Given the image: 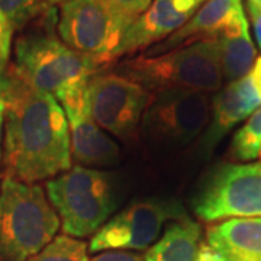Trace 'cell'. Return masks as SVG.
I'll use <instances>...</instances> for the list:
<instances>
[{
  "instance_id": "cell-25",
  "label": "cell",
  "mask_w": 261,
  "mask_h": 261,
  "mask_svg": "<svg viewBox=\"0 0 261 261\" xmlns=\"http://www.w3.org/2000/svg\"><path fill=\"white\" fill-rule=\"evenodd\" d=\"M196 261H226L216 251L215 248H212L209 244L206 241H202L200 243V247H199V251H197V257H196Z\"/></svg>"
},
{
  "instance_id": "cell-30",
  "label": "cell",
  "mask_w": 261,
  "mask_h": 261,
  "mask_svg": "<svg viewBox=\"0 0 261 261\" xmlns=\"http://www.w3.org/2000/svg\"><path fill=\"white\" fill-rule=\"evenodd\" d=\"M2 83H3V75H0V94H2Z\"/></svg>"
},
{
  "instance_id": "cell-18",
  "label": "cell",
  "mask_w": 261,
  "mask_h": 261,
  "mask_svg": "<svg viewBox=\"0 0 261 261\" xmlns=\"http://www.w3.org/2000/svg\"><path fill=\"white\" fill-rule=\"evenodd\" d=\"M231 155L237 161H254L261 154V106L233 134Z\"/></svg>"
},
{
  "instance_id": "cell-29",
  "label": "cell",
  "mask_w": 261,
  "mask_h": 261,
  "mask_svg": "<svg viewBox=\"0 0 261 261\" xmlns=\"http://www.w3.org/2000/svg\"><path fill=\"white\" fill-rule=\"evenodd\" d=\"M247 3H251L255 6H261V0H247Z\"/></svg>"
},
{
  "instance_id": "cell-8",
  "label": "cell",
  "mask_w": 261,
  "mask_h": 261,
  "mask_svg": "<svg viewBox=\"0 0 261 261\" xmlns=\"http://www.w3.org/2000/svg\"><path fill=\"white\" fill-rule=\"evenodd\" d=\"M193 211L205 222L261 218V161L215 168L196 193Z\"/></svg>"
},
{
  "instance_id": "cell-3",
  "label": "cell",
  "mask_w": 261,
  "mask_h": 261,
  "mask_svg": "<svg viewBox=\"0 0 261 261\" xmlns=\"http://www.w3.org/2000/svg\"><path fill=\"white\" fill-rule=\"evenodd\" d=\"M115 73L147 89L151 96L186 90L200 93L219 92L224 82L218 39H202L166 54H141L122 61Z\"/></svg>"
},
{
  "instance_id": "cell-27",
  "label": "cell",
  "mask_w": 261,
  "mask_h": 261,
  "mask_svg": "<svg viewBox=\"0 0 261 261\" xmlns=\"http://www.w3.org/2000/svg\"><path fill=\"white\" fill-rule=\"evenodd\" d=\"M3 122H5V102L0 97V155H2V130H3Z\"/></svg>"
},
{
  "instance_id": "cell-24",
  "label": "cell",
  "mask_w": 261,
  "mask_h": 261,
  "mask_svg": "<svg viewBox=\"0 0 261 261\" xmlns=\"http://www.w3.org/2000/svg\"><path fill=\"white\" fill-rule=\"evenodd\" d=\"M90 261H144V254L137 251H103Z\"/></svg>"
},
{
  "instance_id": "cell-31",
  "label": "cell",
  "mask_w": 261,
  "mask_h": 261,
  "mask_svg": "<svg viewBox=\"0 0 261 261\" xmlns=\"http://www.w3.org/2000/svg\"><path fill=\"white\" fill-rule=\"evenodd\" d=\"M260 159H261V154H260Z\"/></svg>"
},
{
  "instance_id": "cell-13",
  "label": "cell",
  "mask_w": 261,
  "mask_h": 261,
  "mask_svg": "<svg viewBox=\"0 0 261 261\" xmlns=\"http://www.w3.org/2000/svg\"><path fill=\"white\" fill-rule=\"evenodd\" d=\"M244 12L243 0H206L185 27L159 44L144 51V56L155 57L176 48L186 47L202 39L216 38Z\"/></svg>"
},
{
  "instance_id": "cell-7",
  "label": "cell",
  "mask_w": 261,
  "mask_h": 261,
  "mask_svg": "<svg viewBox=\"0 0 261 261\" xmlns=\"http://www.w3.org/2000/svg\"><path fill=\"white\" fill-rule=\"evenodd\" d=\"M129 25L105 0H70L60 6L57 29L67 47L105 68L118 60Z\"/></svg>"
},
{
  "instance_id": "cell-23",
  "label": "cell",
  "mask_w": 261,
  "mask_h": 261,
  "mask_svg": "<svg viewBox=\"0 0 261 261\" xmlns=\"http://www.w3.org/2000/svg\"><path fill=\"white\" fill-rule=\"evenodd\" d=\"M12 32H13V28L10 22L0 10V75L5 74L6 67L9 64Z\"/></svg>"
},
{
  "instance_id": "cell-4",
  "label": "cell",
  "mask_w": 261,
  "mask_h": 261,
  "mask_svg": "<svg viewBox=\"0 0 261 261\" xmlns=\"http://www.w3.org/2000/svg\"><path fill=\"white\" fill-rule=\"evenodd\" d=\"M60 218L42 187L9 176L0 185V261H28L56 238Z\"/></svg>"
},
{
  "instance_id": "cell-15",
  "label": "cell",
  "mask_w": 261,
  "mask_h": 261,
  "mask_svg": "<svg viewBox=\"0 0 261 261\" xmlns=\"http://www.w3.org/2000/svg\"><path fill=\"white\" fill-rule=\"evenodd\" d=\"M71 155L82 167H109L121 159L119 145L89 116L68 121Z\"/></svg>"
},
{
  "instance_id": "cell-10",
  "label": "cell",
  "mask_w": 261,
  "mask_h": 261,
  "mask_svg": "<svg viewBox=\"0 0 261 261\" xmlns=\"http://www.w3.org/2000/svg\"><path fill=\"white\" fill-rule=\"evenodd\" d=\"M152 96L118 73H97L89 80L90 118L123 142L138 137L141 119Z\"/></svg>"
},
{
  "instance_id": "cell-12",
  "label": "cell",
  "mask_w": 261,
  "mask_h": 261,
  "mask_svg": "<svg viewBox=\"0 0 261 261\" xmlns=\"http://www.w3.org/2000/svg\"><path fill=\"white\" fill-rule=\"evenodd\" d=\"M261 106L250 74L228 83L212 96V112L207 129L200 140V152L209 157L225 135L240 122L245 121Z\"/></svg>"
},
{
  "instance_id": "cell-11",
  "label": "cell",
  "mask_w": 261,
  "mask_h": 261,
  "mask_svg": "<svg viewBox=\"0 0 261 261\" xmlns=\"http://www.w3.org/2000/svg\"><path fill=\"white\" fill-rule=\"evenodd\" d=\"M206 0H152L149 8L125 31L116 57L135 54L164 41L185 27Z\"/></svg>"
},
{
  "instance_id": "cell-26",
  "label": "cell",
  "mask_w": 261,
  "mask_h": 261,
  "mask_svg": "<svg viewBox=\"0 0 261 261\" xmlns=\"http://www.w3.org/2000/svg\"><path fill=\"white\" fill-rule=\"evenodd\" d=\"M250 77H251L252 84H254L257 93L260 94L261 97V57H258V58L255 60L251 73H250Z\"/></svg>"
},
{
  "instance_id": "cell-19",
  "label": "cell",
  "mask_w": 261,
  "mask_h": 261,
  "mask_svg": "<svg viewBox=\"0 0 261 261\" xmlns=\"http://www.w3.org/2000/svg\"><path fill=\"white\" fill-rule=\"evenodd\" d=\"M28 261H90L89 247L77 238L60 235Z\"/></svg>"
},
{
  "instance_id": "cell-28",
  "label": "cell",
  "mask_w": 261,
  "mask_h": 261,
  "mask_svg": "<svg viewBox=\"0 0 261 261\" xmlns=\"http://www.w3.org/2000/svg\"><path fill=\"white\" fill-rule=\"evenodd\" d=\"M44 5H47V6H56V5H64L67 2H70V0H41Z\"/></svg>"
},
{
  "instance_id": "cell-20",
  "label": "cell",
  "mask_w": 261,
  "mask_h": 261,
  "mask_svg": "<svg viewBox=\"0 0 261 261\" xmlns=\"http://www.w3.org/2000/svg\"><path fill=\"white\" fill-rule=\"evenodd\" d=\"M89 80L83 79L65 86L56 94V99L64 109L68 121L89 116Z\"/></svg>"
},
{
  "instance_id": "cell-9",
  "label": "cell",
  "mask_w": 261,
  "mask_h": 261,
  "mask_svg": "<svg viewBox=\"0 0 261 261\" xmlns=\"http://www.w3.org/2000/svg\"><path fill=\"white\" fill-rule=\"evenodd\" d=\"M186 216L183 206L174 199L154 197L134 202L94 233L89 251H142L159 240L166 222Z\"/></svg>"
},
{
  "instance_id": "cell-1",
  "label": "cell",
  "mask_w": 261,
  "mask_h": 261,
  "mask_svg": "<svg viewBox=\"0 0 261 261\" xmlns=\"http://www.w3.org/2000/svg\"><path fill=\"white\" fill-rule=\"evenodd\" d=\"M5 167L8 176L37 183L71 168L70 129L64 109L53 94L29 87L12 73L3 74Z\"/></svg>"
},
{
  "instance_id": "cell-21",
  "label": "cell",
  "mask_w": 261,
  "mask_h": 261,
  "mask_svg": "<svg viewBox=\"0 0 261 261\" xmlns=\"http://www.w3.org/2000/svg\"><path fill=\"white\" fill-rule=\"evenodd\" d=\"M47 5L41 0H0V10L13 29H23Z\"/></svg>"
},
{
  "instance_id": "cell-5",
  "label": "cell",
  "mask_w": 261,
  "mask_h": 261,
  "mask_svg": "<svg viewBox=\"0 0 261 261\" xmlns=\"http://www.w3.org/2000/svg\"><path fill=\"white\" fill-rule=\"evenodd\" d=\"M45 187L63 232L73 238L97 232L118 206L112 174L97 168L74 166L48 180Z\"/></svg>"
},
{
  "instance_id": "cell-14",
  "label": "cell",
  "mask_w": 261,
  "mask_h": 261,
  "mask_svg": "<svg viewBox=\"0 0 261 261\" xmlns=\"http://www.w3.org/2000/svg\"><path fill=\"white\" fill-rule=\"evenodd\" d=\"M205 241L226 261H261V218H231L211 225Z\"/></svg>"
},
{
  "instance_id": "cell-16",
  "label": "cell",
  "mask_w": 261,
  "mask_h": 261,
  "mask_svg": "<svg viewBox=\"0 0 261 261\" xmlns=\"http://www.w3.org/2000/svg\"><path fill=\"white\" fill-rule=\"evenodd\" d=\"M216 39L221 51L224 80L232 83L250 74L257 60V51L252 44L245 13L229 23Z\"/></svg>"
},
{
  "instance_id": "cell-2",
  "label": "cell",
  "mask_w": 261,
  "mask_h": 261,
  "mask_svg": "<svg viewBox=\"0 0 261 261\" xmlns=\"http://www.w3.org/2000/svg\"><path fill=\"white\" fill-rule=\"evenodd\" d=\"M56 6H45L19 35L15 44V63L10 73L29 87L56 94L65 86L90 79L103 68L94 60L67 47L57 37Z\"/></svg>"
},
{
  "instance_id": "cell-22",
  "label": "cell",
  "mask_w": 261,
  "mask_h": 261,
  "mask_svg": "<svg viewBox=\"0 0 261 261\" xmlns=\"http://www.w3.org/2000/svg\"><path fill=\"white\" fill-rule=\"evenodd\" d=\"M119 16L132 23L148 9L152 0H105Z\"/></svg>"
},
{
  "instance_id": "cell-6",
  "label": "cell",
  "mask_w": 261,
  "mask_h": 261,
  "mask_svg": "<svg viewBox=\"0 0 261 261\" xmlns=\"http://www.w3.org/2000/svg\"><path fill=\"white\" fill-rule=\"evenodd\" d=\"M212 96L200 92L170 90L152 96L142 115L140 132L149 147L183 148L206 130Z\"/></svg>"
},
{
  "instance_id": "cell-17",
  "label": "cell",
  "mask_w": 261,
  "mask_h": 261,
  "mask_svg": "<svg viewBox=\"0 0 261 261\" xmlns=\"http://www.w3.org/2000/svg\"><path fill=\"white\" fill-rule=\"evenodd\" d=\"M202 228L189 216L171 221L163 237L144 254V261H196Z\"/></svg>"
}]
</instances>
